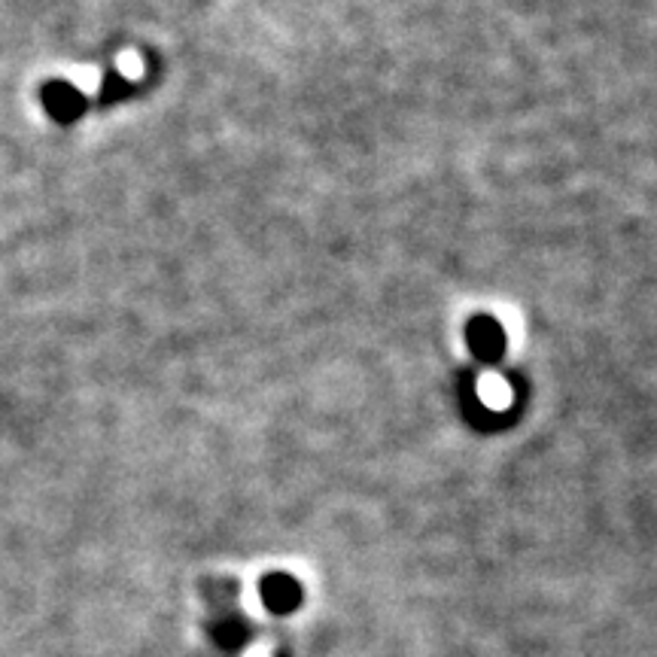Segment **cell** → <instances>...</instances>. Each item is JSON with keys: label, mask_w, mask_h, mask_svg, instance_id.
Here are the masks:
<instances>
[{"label": "cell", "mask_w": 657, "mask_h": 657, "mask_svg": "<svg viewBox=\"0 0 657 657\" xmlns=\"http://www.w3.org/2000/svg\"><path fill=\"white\" fill-rule=\"evenodd\" d=\"M478 396L487 408L493 411H502L511 405V399H515V393H511V384L499 375H481L478 378Z\"/></svg>", "instance_id": "cell-1"}, {"label": "cell", "mask_w": 657, "mask_h": 657, "mask_svg": "<svg viewBox=\"0 0 657 657\" xmlns=\"http://www.w3.org/2000/svg\"><path fill=\"white\" fill-rule=\"evenodd\" d=\"M116 67H119V73H122L125 80H140L143 77V58L137 52H131V49H125L116 58Z\"/></svg>", "instance_id": "cell-2"}, {"label": "cell", "mask_w": 657, "mask_h": 657, "mask_svg": "<svg viewBox=\"0 0 657 657\" xmlns=\"http://www.w3.org/2000/svg\"><path fill=\"white\" fill-rule=\"evenodd\" d=\"M77 86H80L83 92H95V89L101 86V73H95V70H83V77H77Z\"/></svg>", "instance_id": "cell-3"}]
</instances>
